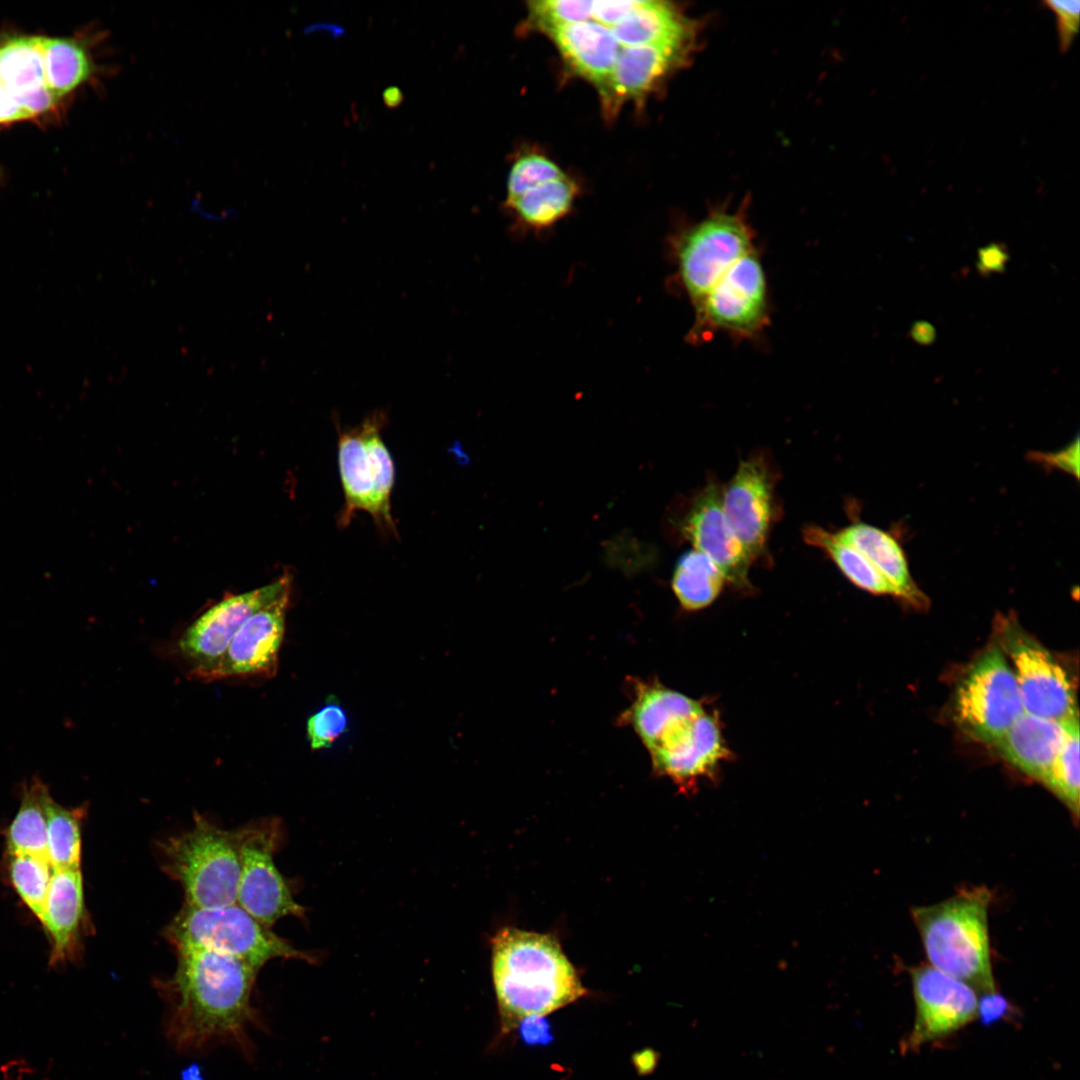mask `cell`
<instances>
[{"instance_id": "33", "label": "cell", "mask_w": 1080, "mask_h": 1080, "mask_svg": "<svg viewBox=\"0 0 1080 1080\" xmlns=\"http://www.w3.org/2000/svg\"><path fill=\"white\" fill-rule=\"evenodd\" d=\"M1065 737L1061 748L1044 780L1050 791L1068 808L1074 818L1079 815V719L1075 716L1064 722Z\"/></svg>"}, {"instance_id": "24", "label": "cell", "mask_w": 1080, "mask_h": 1080, "mask_svg": "<svg viewBox=\"0 0 1080 1080\" xmlns=\"http://www.w3.org/2000/svg\"><path fill=\"white\" fill-rule=\"evenodd\" d=\"M834 535L862 553L892 584L897 597L915 606L927 603L926 596L910 572L906 553L895 536L864 522H855Z\"/></svg>"}, {"instance_id": "43", "label": "cell", "mask_w": 1080, "mask_h": 1080, "mask_svg": "<svg viewBox=\"0 0 1080 1080\" xmlns=\"http://www.w3.org/2000/svg\"><path fill=\"white\" fill-rule=\"evenodd\" d=\"M1007 261V253L998 244H991L979 251L978 267L983 272L1000 271Z\"/></svg>"}, {"instance_id": "15", "label": "cell", "mask_w": 1080, "mask_h": 1080, "mask_svg": "<svg viewBox=\"0 0 1080 1080\" xmlns=\"http://www.w3.org/2000/svg\"><path fill=\"white\" fill-rule=\"evenodd\" d=\"M654 769L669 777L681 792H692L697 781L712 775L727 754L718 720L702 711L649 750Z\"/></svg>"}, {"instance_id": "20", "label": "cell", "mask_w": 1080, "mask_h": 1080, "mask_svg": "<svg viewBox=\"0 0 1080 1080\" xmlns=\"http://www.w3.org/2000/svg\"><path fill=\"white\" fill-rule=\"evenodd\" d=\"M0 82L14 95L29 119L54 108L58 99L45 82L42 36L0 40Z\"/></svg>"}, {"instance_id": "39", "label": "cell", "mask_w": 1080, "mask_h": 1080, "mask_svg": "<svg viewBox=\"0 0 1080 1080\" xmlns=\"http://www.w3.org/2000/svg\"><path fill=\"white\" fill-rule=\"evenodd\" d=\"M641 1H593L591 21L612 27L635 10Z\"/></svg>"}, {"instance_id": "9", "label": "cell", "mask_w": 1080, "mask_h": 1080, "mask_svg": "<svg viewBox=\"0 0 1080 1080\" xmlns=\"http://www.w3.org/2000/svg\"><path fill=\"white\" fill-rule=\"evenodd\" d=\"M280 823L262 820L240 828V879L236 903L271 928L285 916L303 919L305 908L293 898L273 855L281 841Z\"/></svg>"}, {"instance_id": "17", "label": "cell", "mask_w": 1080, "mask_h": 1080, "mask_svg": "<svg viewBox=\"0 0 1080 1080\" xmlns=\"http://www.w3.org/2000/svg\"><path fill=\"white\" fill-rule=\"evenodd\" d=\"M722 489L709 482L694 499L683 531L696 550L709 557L726 581L738 588L749 586L752 560L731 530L722 505Z\"/></svg>"}, {"instance_id": "38", "label": "cell", "mask_w": 1080, "mask_h": 1080, "mask_svg": "<svg viewBox=\"0 0 1080 1080\" xmlns=\"http://www.w3.org/2000/svg\"><path fill=\"white\" fill-rule=\"evenodd\" d=\"M1028 457L1031 461L1039 463L1049 469H1058L1066 472L1076 479L1079 478V438L1065 448L1055 452H1031Z\"/></svg>"}, {"instance_id": "30", "label": "cell", "mask_w": 1080, "mask_h": 1080, "mask_svg": "<svg viewBox=\"0 0 1080 1080\" xmlns=\"http://www.w3.org/2000/svg\"><path fill=\"white\" fill-rule=\"evenodd\" d=\"M806 542L825 551L840 571L857 587L878 595L897 592L879 570L858 550L838 540L834 534L816 526L803 530Z\"/></svg>"}, {"instance_id": "27", "label": "cell", "mask_w": 1080, "mask_h": 1080, "mask_svg": "<svg viewBox=\"0 0 1080 1080\" xmlns=\"http://www.w3.org/2000/svg\"><path fill=\"white\" fill-rule=\"evenodd\" d=\"M576 194V184L564 176L527 190L505 202V206L524 226L543 230L556 224L570 212Z\"/></svg>"}, {"instance_id": "26", "label": "cell", "mask_w": 1080, "mask_h": 1080, "mask_svg": "<svg viewBox=\"0 0 1080 1080\" xmlns=\"http://www.w3.org/2000/svg\"><path fill=\"white\" fill-rule=\"evenodd\" d=\"M50 798L47 785L37 778L24 786L18 811L4 830L6 854L47 858V805Z\"/></svg>"}, {"instance_id": "11", "label": "cell", "mask_w": 1080, "mask_h": 1080, "mask_svg": "<svg viewBox=\"0 0 1080 1080\" xmlns=\"http://www.w3.org/2000/svg\"><path fill=\"white\" fill-rule=\"evenodd\" d=\"M695 312V332L705 326L751 336L767 323L766 279L755 250L721 277Z\"/></svg>"}, {"instance_id": "31", "label": "cell", "mask_w": 1080, "mask_h": 1080, "mask_svg": "<svg viewBox=\"0 0 1080 1080\" xmlns=\"http://www.w3.org/2000/svg\"><path fill=\"white\" fill-rule=\"evenodd\" d=\"M84 807L67 808L51 797L47 805V859L53 869L81 868Z\"/></svg>"}, {"instance_id": "1", "label": "cell", "mask_w": 1080, "mask_h": 1080, "mask_svg": "<svg viewBox=\"0 0 1080 1080\" xmlns=\"http://www.w3.org/2000/svg\"><path fill=\"white\" fill-rule=\"evenodd\" d=\"M174 974L161 986L172 1006L170 1032L178 1046L196 1048L240 1034L250 1012L258 970L235 957L201 948L179 949Z\"/></svg>"}, {"instance_id": "6", "label": "cell", "mask_w": 1080, "mask_h": 1080, "mask_svg": "<svg viewBox=\"0 0 1080 1080\" xmlns=\"http://www.w3.org/2000/svg\"><path fill=\"white\" fill-rule=\"evenodd\" d=\"M384 411H375L351 429L338 430V465L344 505L338 523L347 526L365 511L384 532L396 533L391 514L394 463L382 439Z\"/></svg>"}, {"instance_id": "2", "label": "cell", "mask_w": 1080, "mask_h": 1080, "mask_svg": "<svg viewBox=\"0 0 1080 1080\" xmlns=\"http://www.w3.org/2000/svg\"><path fill=\"white\" fill-rule=\"evenodd\" d=\"M492 978L502 1030L529 1016H546L585 995L558 941L546 934L503 928L491 941Z\"/></svg>"}, {"instance_id": "10", "label": "cell", "mask_w": 1080, "mask_h": 1080, "mask_svg": "<svg viewBox=\"0 0 1080 1080\" xmlns=\"http://www.w3.org/2000/svg\"><path fill=\"white\" fill-rule=\"evenodd\" d=\"M1005 632L1025 713L1057 722L1078 716L1071 679L1053 655L1014 626Z\"/></svg>"}, {"instance_id": "37", "label": "cell", "mask_w": 1080, "mask_h": 1080, "mask_svg": "<svg viewBox=\"0 0 1080 1080\" xmlns=\"http://www.w3.org/2000/svg\"><path fill=\"white\" fill-rule=\"evenodd\" d=\"M1043 4L1053 12L1056 17V29L1058 33L1059 49L1066 53L1073 44L1079 31L1080 2L1075 1H1044Z\"/></svg>"}, {"instance_id": "28", "label": "cell", "mask_w": 1080, "mask_h": 1080, "mask_svg": "<svg viewBox=\"0 0 1080 1080\" xmlns=\"http://www.w3.org/2000/svg\"><path fill=\"white\" fill-rule=\"evenodd\" d=\"M45 82L60 99L87 82L95 73L88 49L78 40L42 36Z\"/></svg>"}, {"instance_id": "41", "label": "cell", "mask_w": 1080, "mask_h": 1080, "mask_svg": "<svg viewBox=\"0 0 1080 1080\" xmlns=\"http://www.w3.org/2000/svg\"><path fill=\"white\" fill-rule=\"evenodd\" d=\"M28 119L14 95L0 82V126Z\"/></svg>"}, {"instance_id": "19", "label": "cell", "mask_w": 1080, "mask_h": 1080, "mask_svg": "<svg viewBox=\"0 0 1080 1080\" xmlns=\"http://www.w3.org/2000/svg\"><path fill=\"white\" fill-rule=\"evenodd\" d=\"M689 49L665 45L621 46L610 76L600 91L608 112H614L627 100L645 96L682 63Z\"/></svg>"}, {"instance_id": "40", "label": "cell", "mask_w": 1080, "mask_h": 1080, "mask_svg": "<svg viewBox=\"0 0 1080 1080\" xmlns=\"http://www.w3.org/2000/svg\"><path fill=\"white\" fill-rule=\"evenodd\" d=\"M519 1024L522 1039L528 1044H545L551 1040L549 1024L544 1016H529Z\"/></svg>"}, {"instance_id": "29", "label": "cell", "mask_w": 1080, "mask_h": 1080, "mask_svg": "<svg viewBox=\"0 0 1080 1080\" xmlns=\"http://www.w3.org/2000/svg\"><path fill=\"white\" fill-rule=\"evenodd\" d=\"M725 581L716 564L694 549L684 553L677 561L672 588L683 608L698 610L717 598Z\"/></svg>"}, {"instance_id": "49", "label": "cell", "mask_w": 1080, "mask_h": 1080, "mask_svg": "<svg viewBox=\"0 0 1080 1080\" xmlns=\"http://www.w3.org/2000/svg\"><path fill=\"white\" fill-rule=\"evenodd\" d=\"M181 1080H204L202 1071L197 1064H192L181 1073Z\"/></svg>"}, {"instance_id": "4", "label": "cell", "mask_w": 1080, "mask_h": 1080, "mask_svg": "<svg viewBox=\"0 0 1080 1080\" xmlns=\"http://www.w3.org/2000/svg\"><path fill=\"white\" fill-rule=\"evenodd\" d=\"M240 841V828L223 829L196 813L192 827L159 843L161 868L181 885L186 905L215 908L236 903Z\"/></svg>"}, {"instance_id": "46", "label": "cell", "mask_w": 1080, "mask_h": 1080, "mask_svg": "<svg viewBox=\"0 0 1080 1080\" xmlns=\"http://www.w3.org/2000/svg\"><path fill=\"white\" fill-rule=\"evenodd\" d=\"M327 31L332 37H341L345 30L342 26L334 23H317L306 28V32Z\"/></svg>"}, {"instance_id": "14", "label": "cell", "mask_w": 1080, "mask_h": 1080, "mask_svg": "<svg viewBox=\"0 0 1080 1080\" xmlns=\"http://www.w3.org/2000/svg\"><path fill=\"white\" fill-rule=\"evenodd\" d=\"M291 588L254 612L240 627L216 666L204 677H272L285 632Z\"/></svg>"}, {"instance_id": "42", "label": "cell", "mask_w": 1080, "mask_h": 1080, "mask_svg": "<svg viewBox=\"0 0 1080 1080\" xmlns=\"http://www.w3.org/2000/svg\"><path fill=\"white\" fill-rule=\"evenodd\" d=\"M1008 1008L1006 999L996 991L985 993L982 1000L978 1002L977 1016H981L983 1022L990 1023L1003 1016Z\"/></svg>"}, {"instance_id": "34", "label": "cell", "mask_w": 1080, "mask_h": 1080, "mask_svg": "<svg viewBox=\"0 0 1080 1080\" xmlns=\"http://www.w3.org/2000/svg\"><path fill=\"white\" fill-rule=\"evenodd\" d=\"M566 176L549 158L538 153L519 157L512 165L507 179V197L510 201L540 184Z\"/></svg>"}, {"instance_id": "8", "label": "cell", "mask_w": 1080, "mask_h": 1080, "mask_svg": "<svg viewBox=\"0 0 1080 1080\" xmlns=\"http://www.w3.org/2000/svg\"><path fill=\"white\" fill-rule=\"evenodd\" d=\"M674 250L681 282L696 309L721 277L754 247L744 219L719 212L683 232Z\"/></svg>"}, {"instance_id": "3", "label": "cell", "mask_w": 1080, "mask_h": 1080, "mask_svg": "<svg viewBox=\"0 0 1080 1080\" xmlns=\"http://www.w3.org/2000/svg\"><path fill=\"white\" fill-rule=\"evenodd\" d=\"M990 903L987 888L973 887L911 910L928 964L983 994L996 991L988 929Z\"/></svg>"}, {"instance_id": "18", "label": "cell", "mask_w": 1080, "mask_h": 1080, "mask_svg": "<svg viewBox=\"0 0 1080 1080\" xmlns=\"http://www.w3.org/2000/svg\"><path fill=\"white\" fill-rule=\"evenodd\" d=\"M40 923L51 944L50 968H62L80 958L89 924L81 868L53 869Z\"/></svg>"}, {"instance_id": "35", "label": "cell", "mask_w": 1080, "mask_h": 1080, "mask_svg": "<svg viewBox=\"0 0 1080 1080\" xmlns=\"http://www.w3.org/2000/svg\"><path fill=\"white\" fill-rule=\"evenodd\" d=\"M529 18L539 30L549 27L591 21L593 1L542 0L528 3Z\"/></svg>"}, {"instance_id": "48", "label": "cell", "mask_w": 1080, "mask_h": 1080, "mask_svg": "<svg viewBox=\"0 0 1080 1080\" xmlns=\"http://www.w3.org/2000/svg\"><path fill=\"white\" fill-rule=\"evenodd\" d=\"M913 335L920 342H929L930 337L933 336V329L928 328V324L926 323H918V326H915L913 329Z\"/></svg>"}, {"instance_id": "23", "label": "cell", "mask_w": 1080, "mask_h": 1080, "mask_svg": "<svg viewBox=\"0 0 1080 1080\" xmlns=\"http://www.w3.org/2000/svg\"><path fill=\"white\" fill-rule=\"evenodd\" d=\"M623 720L632 726L648 751L704 709L696 700L658 683L638 682Z\"/></svg>"}, {"instance_id": "25", "label": "cell", "mask_w": 1080, "mask_h": 1080, "mask_svg": "<svg viewBox=\"0 0 1080 1080\" xmlns=\"http://www.w3.org/2000/svg\"><path fill=\"white\" fill-rule=\"evenodd\" d=\"M621 46L665 45L690 48L694 24L671 3L641 1L616 25L609 27Z\"/></svg>"}, {"instance_id": "22", "label": "cell", "mask_w": 1080, "mask_h": 1080, "mask_svg": "<svg viewBox=\"0 0 1080 1080\" xmlns=\"http://www.w3.org/2000/svg\"><path fill=\"white\" fill-rule=\"evenodd\" d=\"M1064 737V722L1024 712L994 746L1008 763L1043 783Z\"/></svg>"}, {"instance_id": "7", "label": "cell", "mask_w": 1080, "mask_h": 1080, "mask_svg": "<svg viewBox=\"0 0 1080 1080\" xmlns=\"http://www.w3.org/2000/svg\"><path fill=\"white\" fill-rule=\"evenodd\" d=\"M1024 712L1012 667L999 648H989L957 689V721L969 735L994 745Z\"/></svg>"}, {"instance_id": "47", "label": "cell", "mask_w": 1080, "mask_h": 1080, "mask_svg": "<svg viewBox=\"0 0 1080 1080\" xmlns=\"http://www.w3.org/2000/svg\"><path fill=\"white\" fill-rule=\"evenodd\" d=\"M639 1060L635 1062L636 1066H639L640 1072H648L652 1070L656 1064V1055L651 1050L641 1052L638 1056Z\"/></svg>"}, {"instance_id": "45", "label": "cell", "mask_w": 1080, "mask_h": 1080, "mask_svg": "<svg viewBox=\"0 0 1080 1080\" xmlns=\"http://www.w3.org/2000/svg\"><path fill=\"white\" fill-rule=\"evenodd\" d=\"M384 104L389 108L398 107L403 101V93L397 86L387 87L382 94Z\"/></svg>"}, {"instance_id": "32", "label": "cell", "mask_w": 1080, "mask_h": 1080, "mask_svg": "<svg viewBox=\"0 0 1080 1080\" xmlns=\"http://www.w3.org/2000/svg\"><path fill=\"white\" fill-rule=\"evenodd\" d=\"M6 871L9 884L40 922L53 874V867L48 859L26 854H6Z\"/></svg>"}, {"instance_id": "36", "label": "cell", "mask_w": 1080, "mask_h": 1080, "mask_svg": "<svg viewBox=\"0 0 1080 1080\" xmlns=\"http://www.w3.org/2000/svg\"><path fill=\"white\" fill-rule=\"evenodd\" d=\"M348 719L337 703H327L307 721V736L313 750L325 749L347 730Z\"/></svg>"}, {"instance_id": "12", "label": "cell", "mask_w": 1080, "mask_h": 1080, "mask_svg": "<svg viewBox=\"0 0 1080 1080\" xmlns=\"http://www.w3.org/2000/svg\"><path fill=\"white\" fill-rule=\"evenodd\" d=\"M291 588V577L241 594L229 595L206 610L179 640L182 655L194 666L192 674L204 677L216 666L242 624L257 610Z\"/></svg>"}, {"instance_id": "44", "label": "cell", "mask_w": 1080, "mask_h": 1080, "mask_svg": "<svg viewBox=\"0 0 1080 1080\" xmlns=\"http://www.w3.org/2000/svg\"><path fill=\"white\" fill-rule=\"evenodd\" d=\"M0 1070L3 1080H24L34 1073L31 1065L22 1057L9 1060L0 1067Z\"/></svg>"}, {"instance_id": "21", "label": "cell", "mask_w": 1080, "mask_h": 1080, "mask_svg": "<svg viewBox=\"0 0 1080 1080\" xmlns=\"http://www.w3.org/2000/svg\"><path fill=\"white\" fill-rule=\"evenodd\" d=\"M546 33L570 67L599 92L605 86L621 45L609 27L594 21L570 23L546 28Z\"/></svg>"}, {"instance_id": "50", "label": "cell", "mask_w": 1080, "mask_h": 1080, "mask_svg": "<svg viewBox=\"0 0 1080 1080\" xmlns=\"http://www.w3.org/2000/svg\"><path fill=\"white\" fill-rule=\"evenodd\" d=\"M41 1080H50V1079H46V1078H44V1079H41Z\"/></svg>"}, {"instance_id": "5", "label": "cell", "mask_w": 1080, "mask_h": 1080, "mask_svg": "<svg viewBox=\"0 0 1080 1080\" xmlns=\"http://www.w3.org/2000/svg\"><path fill=\"white\" fill-rule=\"evenodd\" d=\"M175 948H201L240 959L259 970L268 961L283 958L316 964L319 958L295 948L237 903L196 908L184 904L165 929Z\"/></svg>"}, {"instance_id": "16", "label": "cell", "mask_w": 1080, "mask_h": 1080, "mask_svg": "<svg viewBox=\"0 0 1080 1080\" xmlns=\"http://www.w3.org/2000/svg\"><path fill=\"white\" fill-rule=\"evenodd\" d=\"M760 457L740 462L722 491L726 520L751 560L763 551L772 519V481Z\"/></svg>"}, {"instance_id": "13", "label": "cell", "mask_w": 1080, "mask_h": 1080, "mask_svg": "<svg viewBox=\"0 0 1080 1080\" xmlns=\"http://www.w3.org/2000/svg\"><path fill=\"white\" fill-rule=\"evenodd\" d=\"M915 1021L905 1048L942 1039L970 1023L978 1013L977 991L929 964L911 969Z\"/></svg>"}]
</instances>
